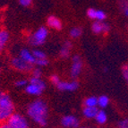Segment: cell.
<instances>
[{
	"instance_id": "6da1fadb",
	"label": "cell",
	"mask_w": 128,
	"mask_h": 128,
	"mask_svg": "<svg viewBox=\"0 0 128 128\" xmlns=\"http://www.w3.org/2000/svg\"><path fill=\"white\" fill-rule=\"evenodd\" d=\"M27 115L32 121L40 126L48 124V108L45 101L41 98H36L27 107Z\"/></svg>"
},
{
	"instance_id": "7a4b0ae2",
	"label": "cell",
	"mask_w": 128,
	"mask_h": 128,
	"mask_svg": "<svg viewBox=\"0 0 128 128\" xmlns=\"http://www.w3.org/2000/svg\"><path fill=\"white\" fill-rule=\"evenodd\" d=\"M14 113V104L10 95L4 92H0V123L6 122Z\"/></svg>"
},
{
	"instance_id": "3957f363",
	"label": "cell",
	"mask_w": 128,
	"mask_h": 128,
	"mask_svg": "<svg viewBox=\"0 0 128 128\" xmlns=\"http://www.w3.org/2000/svg\"><path fill=\"white\" fill-rule=\"evenodd\" d=\"M46 89V83L41 78L37 77H30L29 80V83L27 84L24 90L25 92L30 96L38 97L43 93L44 90Z\"/></svg>"
},
{
	"instance_id": "277c9868",
	"label": "cell",
	"mask_w": 128,
	"mask_h": 128,
	"mask_svg": "<svg viewBox=\"0 0 128 128\" xmlns=\"http://www.w3.org/2000/svg\"><path fill=\"white\" fill-rule=\"evenodd\" d=\"M48 36V30L44 26H41L34 32L32 34H30L28 38V42L30 45L34 46V47H40L42 46L46 42Z\"/></svg>"
},
{
	"instance_id": "5b68a950",
	"label": "cell",
	"mask_w": 128,
	"mask_h": 128,
	"mask_svg": "<svg viewBox=\"0 0 128 128\" xmlns=\"http://www.w3.org/2000/svg\"><path fill=\"white\" fill-rule=\"evenodd\" d=\"M7 124L13 128H30L28 120L24 115L20 113H14L7 120Z\"/></svg>"
},
{
	"instance_id": "8992f818",
	"label": "cell",
	"mask_w": 128,
	"mask_h": 128,
	"mask_svg": "<svg viewBox=\"0 0 128 128\" xmlns=\"http://www.w3.org/2000/svg\"><path fill=\"white\" fill-rule=\"evenodd\" d=\"M11 66L13 67L14 69H15L18 72H22V73H29V72H32V70L33 69V66L32 64H29L26 61H24V59H22L19 56H14L11 59Z\"/></svg>"
},
{
	"instance_id": "52a82bcc",
	"label": "cell",
	"mask_w": 128,
	"mask_h": 128,
	"mask_svg": "<svg viewBox=\"0 0 128 128\" xmlns=\"http://www.w3.org/2000/svg\"><path fill=\"white\" fill-rule=\"evenodd\" d=\"M82 71V61L79 55H74L72 58V66L70 68V77L73 80L77 79Z\"/></svg>"
},
{
	"instance_id": "ba28073f",
	"label": "cell",
	"mask_w": 128,
	"mask_h": 128,
	"mask_svg": "<svg viewBox=\"0 0 128 128\" xmlns=\"http://www.w3.org/2000/svg\"><path fill=\"white\" fill-rule=\"evenodd\" d=\"M61 124L64 128H79L80 120L74 115H66L61 118Z\"/></svg>"
},
{
	"instance_id": "9c48e42d",
	"label": "cell",
	"mask_w": 128,
	"mask_h": 128,
	"mask_svg": "<svg viewBox=\"0 0 128 128\" xmlns=\"http://www.w3.org/2000/svg\"><path fill=\"white\" fill-rule=\"evenodd\" d=\"M59 90L62 92H74L79 88V82L75 80L72 81H60L56 85Z\"/></svg>"
},
{
	"instance_id": "30bf717a",
	"label": "cell",
	"mask_w": 128,
	"mask_h": 128,
	"mask_svg": "<svg viewBox=\"0 0 128 128\" xmlns=\"http://www.w3.org/2000/svg\"><path fill=\"white\" fill-rule=\"evenodd\" d=\"M86 14L90 19L96 20V21L103 22L107 18V14L104 11L102 10H97L95 8H89L86 12Z\"/></svg>"
},
{
	"instance_id": "8fae6325",
	"label": "cell",
	"mask_w": 128,
	"mask_h": 128,
	"mask_svg": "<svg viewBox=\"0 0 128 128\" xmlns=\"http://www.w3.org/2000/svg\"><path fill=\"white\" fill-rule=\"evenodd\" d=\"M110 30V27L108 24L103 22L95 21L92 24V30L95 34H100V33H107Z\"/></svg>"
},
{
	"instance_id": "7c38bea8",
	"label": "cell",
	"mask_w": 128,
	"mask_h": 128,
	"mask_svg": "<svg viewBox=\"0 0 128 128\" xmlns=\"http://www.w3.org/2000/svg\"><path fill=\"white\" fill-rule=\"evenodd\" d=\"M18 56L22 59H24V61L32 64V66H35V64H36V58H35V56L32 54V51L29 50L28 48H22L19 51Z\"/></svg>"
},
{
	"instance_id": "4fadbf2b",
	"label": "cell",
	"mask_w": 128,
	"mask_h": 128,
	"mask_svg": "<svg viewBox=\"0 0 128 128\" xmlns=\"http://www.w3.org/2000/svg\"><path fill=\"white\" fill-rule=\"evenodd\" d=\"M47 25L49 28H52L54 30H62L63 28V24L62 22L60 21L56 16H54V15H49L47 19Z\"/></svg>"
},
{
	"instance_id": "5bb4252c",
	"label": "cell",
	"mask_w": 128,
	"mask_h": 128,
	"mask_svg": "<svg viewBox=\"0 0 128 128\" xmlns=\"http://www.w3.org/2000/svg\"><path fill=\"white\" fill-rule=\"evenodd\" d=\"M98 110V107H84L82 109V116L87 119H95Z\"/></svg>"
},
{
	"instance_id": "9a60e30c",
	"label": "cell",
	"mask_w": 128,
	"mask_h": 128,
	"mask_svg": "<svg viewBox=\"0 0 128 128\" xmlns=\"http://www.w3.org/2000/svg\"><path fill=\"white\" fill-rule=\"evenodd\" d=\"M71 49H72V43H71V41L66 40L62 45L61 48H60L59 55L61 56V58H63V59L68 58L70 56Z\"/></svg>"
},
{
	"instance_id": "2e32d148",
	"label": "cell",
	"mask_w": 128,
	"mask_h": 128,
	"mask_svg": "<svg viewBox=\"0 0 128 128\" xmlns=\"http://www.w3.org/2000/svg\"><path fill=\"white\" fill-rule=\"evenodd\" d=\"M9 40V33L6 30H0V52L4 49Z\"/></svg>"
},
{
	"instance_id": "e0dca14e",
	"label": "cell",
	"mask_w": 128,
	"mask_h": 128,
	"mask_svg": "<svg viewBox=\"0 0 128 128\" xmlns=\"http://www.w3.org/2000/svg\"><path fill=\"white\" fill-rule=\"evenodd\" d=\"M95 120H96V122L98 124H106L108 120V116H107V114H106V112H105L104 110H98L96 118H95Z\"/></svg>"
},
{
	"instance_id": "ac0fdd59",
	"label": "cell",
	"mask_w": 128,
	"mask_h": 128,
	"mask_svg": "<svg viewBox=\"0 0 128 128\" xmlns=\"http://www.w3.org/2000/svg\"><path fill=\"white\" fill-rule=\"evenodd\" d=\"M84 107H98V98L94 96L88 97L83 101Z\"/></svg>"
},
{
	"instance_id": "d6986e66",
	"label": "cell",
	"mask_w": 128,
	"mask_h": 128,
	"mask_svg": "<svg viewBox=\"0 0 128 128\" xmlns=\"http://www.w3.org/2000/svg\"><path fill=\"white\" fill-rule=\"evenodd\" d=\"M109 104V98L108 96H105V95H102V96H100L98 98V107L101 108H107Z\"/></svg>"
},
{
	"instance_id": "ffe728a7",
	"label": "cell",
	"mask_w": 128,
	"mask_h": 128,
	"mask_svg": "<svg viewBox=\"0 0 128 128\" xmlns=\"http://www.w3.org/2000/svg\"><path fill=\"white\" fill-rule=\"evenodd\" d=\"M82 33V28L80 27H74L69 32L70 37L73 38H78L79 37H81Z\"/></svg>"
},
{
	"instance_id": "44dd1931",
	"label": "cell",
	"mask_w": 128,
	"mask_h": 128,
	"mask_svg": "<svg viewBox=\"0 0 128 128\" xmlns=\"http://www.w3.org/2000/svg\"><path fill=\"white\" fill-rule=\"evenodd\" d=\"M32 54L35 56L36 59H42V58H47V56L44 53V51L40 50V49H33L32 50Z\"/></svg>"
},
{
	"instance_id": "7402d4cb",
	"label": "cell",
	"mask_w": 128,
	"mask_h": 128,
	"mask_svg": "<svg viewBox=\"0 0 128 128\" xmlns=\"http://www.w3.org/2000/svg\"><path fill=\"white\" fill-rule=\"evenodd\" d=\"M32 77H37V78H41L42 76V71H41L40 67H33V69L32 70Z\"/></svg>"
},
{
	"instance_id": "603a6c76",
	"label": "cell",
	"mask_w": 128,
	"mask_h": 128,
	"mask_svg": "<svg viewBox=\"0 0 128 128\" xmlns=\"http://www.w3.org/2000/svg\"><path fill=\"white\" fill-rule=\"evenodd\" d=\"M29 83V81L26 79H19L14 82V85L17 88H25L27 84Z\"/></svg>"
},
{
	"instance_id": "cb8c5ba5",
	"label": "cell",
	"mask_w": 128,
	"mask_h": 128,
	"mask_svg": "<svg viewBox=\"0 0 128 128\" xmlns=\"http://www.w3.org/2000/svg\"><path fill=\"white\" fill-rule=\"evenodd\" d=\"M48 64V58H42V59H36V64L35 66L38 67H45Z\"/></svg>"
},
{
	"instance_id": "d4e9b609",
	"label": "cell",
	"mask_w": 128,
	"mask_h": 128,
	"mask_svg": "<svg viewBox=\"0 0 128 128\" xmlns=\"http://www.w3.org/2000/svg\"><path fill=\"white\" fill-rule=\"evenodd\" d=\"M122 74H123V76L128 84V64H124L122 67Z\"/></svg>"
},
{
	"instance_id": "484cf974",
	"label": "cell",
	"mask_w": 128,
	"mask_h": 128,
	"mask_svg": "<svg viewBox=\"0 0 128 128\" xmlns=\"http://www.w3.org/2000/svg\"><path fill=\"white\" fill-rule=\"evenodd\" d=\"M60 81H61V80H60L59 76H58V74H52L51 76H50V82H51L55 86L58 85Z\"/></svg>"
},
{
	"instance_id": "4316f807",
	"label": "cell",
	"mask_w": 128,
	"mask_h": 128,
	"mask_svg": "<svg viewBox=\"0 0 128 128\" xmlns=\"http://www.w3.org/2000/svg\"><path fill=\"white\" fill-rule=\"evenodd\" d=\"M118 128H128V119H123L118 122Z\"/></svg>"
},
{
	"instance_id": "83f0119b",
	"label": "cell",
	"mask_w": 128,
	"mask_h": 128,
	"mask_svg": "<svg viewBox=\"0 0 128 128\" xmlns=\"http://www.w3.org/2000/svg\"><path fill=\"white\" fill-rule=\"evenodd\" d=\"M33 0H19V4L24 7L30 6Z\"/></svg>"
},
{
	"instance_id": "f1b7e54d",
	"label": "cell",
	"mask_w": 128,
	"mask_h": 128,
	"mask_svg": "<svg viewBox=\"0 0 128 128\" xmlns=\"http://www.w3.org/2000/svg\"><path fill=\"white\" fill-rule=\"evenodd\" d=\"M120 7L122 10H124V8L128 7V0H121L120 1Z\"/></svg>"
},
{
	"instance_id": "f546056e",
	"label": "cell",
	"mask_w": 128,
	"mask_h": 128,
	"mask_svg": "<svg viewBox=\"0 0 128 128\" xmlns=\"http://www.w3.org/2000/svg\"><path fill=\"white\" fill-rule=\"evenodd\" d=\"M0 128H13V127H11L7 124V122H4V123H0Z\"/></svg>"
},
{
	"instance_id": "4dcf8cb0",
	"label": "cell",
	"mask_w": 128,
	"mask_h": 128,
	"mask_svg": "<svg viewBox=\"0 0 128 128\" xmlns=\"http://www.w3.org/2000/svg\"><path fill=\"white\" fill-rule=\"evenodd\" d=\"M123 13H124V14L126 15V16L128 17V7L127 8H124V10H123Z\"/></svg>"
},
{
	"instance_id": "1f68e13d",
	"label": "cell",
	"mask_w": 128,
	"mask_h": 128,
	"mask_svg": "<svg viewBox=\"0 0 128 128\" xmlns=\"http://www.w3.org/2000/svg\"><path fill=\"white\" fill-rule=\"evenodd\" d=\"M79 128H90V127H86V126H83V127H79Z\"/></svg>"
},
{
	"instance_id": "d6a6232c",
	"label": "cell",
	"mask_w": 128,
	"mask_h": 128,
	"mask_svg": "<svg viewBox=\"0 0 128 128\" xmlns=\"http://www.w3.org/2000/svg\"><path fill=\"white\" fill-rule=\"evenodd\" d=\"M0 76H1V70H0Z\"/></svg>"
}]
</instances>
